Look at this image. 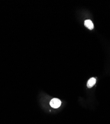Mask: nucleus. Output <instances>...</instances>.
<instances>
[{
    "label": "nucleus",
    "mask_w": 110,
    "mask_h": 124,
    "mask_svg": "<svg viewBox=\"0 0 110 124\" xmlns=\"http://www.w3.org/2000/svg\"><path fill=\"white\" fill-rule=\"evenodd\" d=\"M50 105L53 108H58L61 105V101L58 98H53L50 102Z\"/></svg>",
    "instance_id": "1"
},
{
    "label": "nucleus",
    "mask_w": 110,
    "mask_h": 124,
    "mask_svg": "<svg viewBox=\"0 0 110 124\" xmlns=\"http://www.w3.org/2000/svg\"><path fill=\"white\" fill-rule=\"evenodd\" d=\"M84 25L85 27L88 28L90 30H92L94 28V24L91 21V20L90 19H87L85 20L84 21Z\"/></svg>",
    "instance_id": "2"
},
{
    "label": "nucleus",
    "mask_w": 110,
    "mask_h": 124,
    "mask_svg": "<svg viewBox=\"0 0 110 124\" xmlns=\"http://www.w3.org/2000/svg\"><path fill=\"white\" fill-rule=\"evenodd\" d=\"M96 79L94 78H90L88 80L87 83V86L89 88H92L96 84Z\"/></svg>",
    "instance_id": "3"
}]
</instances>
